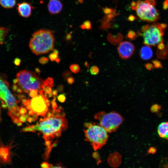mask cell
<instances>
[{
  "label": "cell",
  "mask_w": 168,
  "mask_h": 168,
  "mask_svg": "<svg viewBox=\"0 0 168 168\" xmlns=\"http://www.w3.org/2000/svg\"><path fill=\"white\" fill-rule=\"evenodd\" d=\"M46 98L40 95L30 100V105L35 114L43 116L45 115L48 110L45 101Z\"/></svg>",
  "instance_id": "obj_9"
},
{
  "label": "cell",
  "mask_w": 168,
  "mask_h": 168,
  "mask_svg": "<svg viewBox=\"0 0 168 168\" xmlns=\"http://www.w3.org/2000/svg\"><path fill=\"white\" fill-rule=\"evenodd\" d=\"M0 100L2 107H7L9 111L15 112L19 111L20 107L17 104V102L9 88L8 83L3 76L0 75Z\"/></svg>",
  "instance_id": "obj_7"
},
{
  "label": "cell",
  "mask_w": 168,
  "mask_h": 168,
  "mask_svg": "<svg viewBox=\"0 0 168 168\" xmlns=\"http://www.w3.org/2000/svg\"><path fill=\"white\" fill-rule=\"evenodd\" d=\"M33 8L30 3L26 2L18 3L17 8L19 15L24 18H28L30 16Z\"/></svg>",
  "instance_id": "obj_12"
},
{
  "label": "cell",
  "mask_w": 168,
  "mask_h": 168,
  "mask_svg": "<svg viewBox=\"0 0 168 168\" xmlns=\"http://www.w3.org/2000/svg\"><path fill=\"white\" fill-rule=\"evenodd\" d=\"M49 59L48 58L45 57H42L39 60V62L42 65L45 64L48 62Z\"/></svg>",
  "instance_id": "obj_27"
},
{
  "label": "cell",
  "mask_w": 168,
  "mask_h": 168,
  "mask_svg": "<svg viewBox=\"0 0 168 168\" xmlns=\"http://www.w3.org/2000/svg\"><path fill=\"white\" fill-rule=\"evenodd\" d=\"M43 85L51 88L53 87L54 86L53 78L48 77L45 81H44Z\"/></svg>",
  "instance_id": "obj_18"
},
{
  "label": "cell",
  "mask_w": 168,
  "mask_h": 168,
  "mask_svg": "<svg viewBox=\"0 0 168 168\" xmlns=\"http://www.w3.org/2000/svg\"><path fill=\"white\" fill-rule=\"evenodd\" d=\"M60 59L58 58L56 59L55 61L57 63H59L60 62Z\"/></svg>",
  "instance_id": "obj_48"
},
{
  "label": "cell",
  "mask_w": 168,
  "mask_h": 168,
  "mask_svg": "<svg viewBox=\"0 0 168 168\" xmlns=\"http://www.w3.org/2000/svg\"><path fill=\"white\" fill-rule=\"evenodd\" d=\"M156 150L154 147H152L149 148L148 150V152L150 153L154 154L156 152Z\"/></svg>",
  "instance_id": "obj_34"
},
{
  "label": "cell",
  "mask_w": 168,
  "mask_h": 168,
  "mask_svg": "<svg viewBox=\"0 0 168 168\" xmlns=\"http://www.w3.org/2000/svg\"><path fill=\"white\" fill-rule=\"evenodd\" d=\"M135 17L133 15H131L128 17V20L130 21H133L135 20Z\"/></svg>",
  "instance_id": "obj_41"
},
{
  "label": "cell",
  "mask_w": 168,
  "mask_h": 168,
  "mask_svg": "<svg viewBox=\"0 0 168 168\" xmlns=\"http://www.w3.org/2000/svg\"><path fill=\"white\" fill-rule=\"evenodd\" d=\"M161 108V106L158 104H156L152 106L151 108V110L152 113H157L160 111Z\"/></svg>",
  "instance_id": "obj_22"
},
{
  "label": "cell",
  "mask_w": 168,
  "mask_h": 168,
  "mask_svg": "<svg viewBox=\"0 0 168 168\" xmlns=\"http://www.w3.org/2000/svg\"><path fill=\"white\" fill-rule=\"evenodd\" d=\"M35 70L36 72L38 73L39 75H40V73L41 72V71L40 70V69L39 68H36L35 69Z\"/></svg>",
  "instance_id": "obj_46"
},
{
  "label": "cell",
  "mask_w": 168,
  "mask_h": 168,
  "mask_svg": "<svg viewBox=\"0 0 168 168\" xmlns=\"http://www.w3.org/2000/svg\"><path fill=\"white\" fill-rule=\"evenodd\" d=\"M99 70L98 68L96 66H91L90 69V72L91 75H96L99 72Z\"/></svg>",
  "instance_id": "obj_21"
},
{
  "label": "cell",
  "mask_w": 168,
  "mask_h": 168,
  "mask_svg": "<svg viewBox=\"0 0 168 168\" xmlns=\"http://www.w3.org/2000/svg\"><path fill=\"white\" fill-rule=\"evenodd\" d=\"M43 80L34 72L26 70L19 72L13 81L12 88L16 93H29L33 90L42 89Z\"/></svg>",
  "instance_id": "obj_2"
},
{
  "label": "cell",
  "mask_w": 168,
  "mask_h": 168,
  "mask_svg": "<svg viewBox=\"0 0 168 168\" xmlns=\"http://www.w3.org/2000/svg\"></svg>",
  "instance_id": "obj_51"
},
{
  "label": "cell",
  "mask_w": 168,
  "mask_h": 168,
  "mask_svg": "<svg viewBox=\"0 0 168 168\" xmlns=\"http://www.w3.org/2000/svg\"><path fill=\"white\" fill-rule=\"evenodd\" d=\"M51 144V142L49 140H46L45 142V145L49 147L50 146Z\"/></svg>",
  "instance_id": "obj_43"
},
{
  "label": "cell",
  "mask_w": 168,
  "mask_h": 168,
  "mask_svg": "<svg viewBox=\"0 0 168 168\" xmlns=\"http://www.w3.org/2000/svg\"><path fill=\"white\" fill-rule=\"evenodd\" d=\"M163 7L164 9H166L168 8V0H166L164 2Z\"/></svg>",
  "instance_id": "obj_39"
},
{
  "label": "cell",
  "mask_w": 168,
  "mask_h": 168,
  "mask_svg": "<svg viewBox=\"0 0 168 168\" xmlns=\"http://www.w3.org/2000/svg\"><path fill=\"white\" fill-rule=\"evenodd\" d=\"M41 166L43 168H48L50 167L49 165L46 162H42L41 165Z\"/></svg>",
  "instance_id": "obj_35"
},
{
  "label": "cell",
  "mask_w": 168,
  "mask_h": 168,
  "mask_svg": "<svg viewBox=\"0 0 168 168\" xmlns=\"http://www.w3.org/2000/svg\"><path fill=\"white\" fill-rule=\"evenodd\" d=\"M27 119L28 121L30 123H31L34 121L33 117H29L27 118Z\"/></svg>",
  "instance_id": "obj_44"
},
{
  "label": "cell",
  "mask_w": 168,
  "mask_h": 168,
  "mask_svg": "<svg viewBox=\"0 0 168 168\" xmlns=\"http://www.w3.org/2000/svg\"><path fill=\"white\" fill-rule=\"evenodd\" d=\"M54 42L53 31L48 29H40L32 34L29 46L33 54L38 55L48 53L51 50Z\"/></svg>",
  "instance_id": "obj_3"
},
{
  "label": "cell",
  "mask_w": 168,
  "mask_h": 168,
  "mask_svg": "<svg viewBox=\"0 0 168 168\" xmlns=\"http://www.w3.org/2000/svg\"><path fill=\"white\" fill-rule=\"evenodd\" d=\"M63 85H60L58 86L57 88V90L59 92H63Z\"/></svg>",
  "instance_id": "obj_38"
},
{
  "label": "cell",
  "mask_w": 168,
  "mask_h": 168,
  "mask_svg": "<svg viewBox=\"0 0 168 168\" xmlns=\"http://www.w3.org/2000/svg\"><path fill=\"white\" fill-rule=\"evenodd\" d=\"M13 142L6 145L0 142V164H10L11 163L12 153L11 149L14 147Z\"/></svg>",
  "instance_id": "obj_10"
},
{
  "label": "cell",
  "mask_w": 168,
  "mask_h": 168,
  "mask_svg": "<svg viewBox=\"0 0 168 168\" xmlns=\"http://www.w3.org/2000/svg\"><path fill=\"white\" fill-rule=\"evenodd\" d=\"M1 108H0V114H1Z\"/></svg>",
  "instance_id": "obj_50"
},
{
  "label": "cell",
  "mask_w": 168,
  "mask_h": 168,
  "mask_svg": "<svg viewBox=\"0 0 168 168\" xmlns=\"http://www.w3.org/2000/svg\"><path fill=\"white\" fill-rule=\"evenodd\" d=\"M59 113L49 117L40 119V122L35 125L36 130L41 132L46 140H51L60 136L62 130L66 128L67 122L64 116Z\"/></svg>",
  "instance_id": "obj_1"
},
{
  "label": "cell",
  "mask_w": 168,
  "mask_h": 168,
  "mask_svg": "<svg viewBox=\"0 0 168 168\" xmlns=\"http://www.w3.org/2000/svg\"><path fill=\"white\" fill-rule=\"evenodd\" d=\"M157 132L161 137L168 140V122L160 123L157 128Z\"/></svg>",
  "instance_id": "obj_15"
},
{
  "label": "cell",
  "mask_w": 168,
  "mask_h": 168,
  "mask_svg": "<svg viewBox=\"0 0 168 168\" xmlns=\"http://www.w3.org/2000/svg\"><path fill=\"white\" fill-rule=\"evenodd\" d=\"M58 100L61 102L63 103L65 102L66 100V96L65 94H61L58 97Z\"/></svg>",
  "instance_id": "obj_29"
},
{
  "label": "cell",
  "mask_w": 168,
  "mask_h": 168,
  "mask_svg": "<svg viewBox=\"0 0 168 168\" xmlns=\"http://www.w3.org/2000/svg\"><path fill=\"white\" fill-rule=\"evenodd\" d=\"M48 96H48L49 98H50V97H52L53 96V94L51 93L49 94H48Z\"/></svg>",
  "instance_id": "obj_49"
},
{
  "label": "cell",
  "mask_w": 168,
  "mask_h": 168,
  "mask_svg": "<svg viewBox=\"0 0 168 168\" xmlns=\"http://www.w3.org/2000/svg\"><path fill=\"white\" fill-rule=\"evenodd\" d=\"M10 30L9 28L0 26V45L4 43Z\"/></svg>",
  "instance_id": "obj_17"
},
{
  "label": "cell",
  "mask_w": 168,
  "mask_h": 168,
  "mask_svg": "<svg viewBox=\"0 0 168 168\" xmlns=\"http://www.w3.org/2000/svg\"><path fill=\"white\" fill-rule=\"evenodd\" d=\"M145 66L146 68L148 70H151L153 68V65L150 63H147L145 64Z\"/></svg>",
  "instance_id": "obj_37"
},
{
  "label": "cell",
  "mask_w": 168,
  "mask_h": 168,
  "mask_svg": "<svg viewBox=\"0 0 168 168\" xmlns=\"http://www.w3.org/2000/svg\"><path fill=\"white\" fill-rule=\"evenodd\" d=\"M167 25L164 23H155L142 26L139 35L143 39L145 44L148 46H156L163 41Z\"/></svg>",
  "instance_id": "obj_4"
},
{
  "label": "cell",
  "mask_w": 168,
  "mask_h": 168,
  "mask_svg": "<svg viewBox=\"0 0 168 168\" xmlns=\"http://www.w3.org/2000/svg\"><path fill=\"white\" fill-rule=\"evenodd\" d=\"M81 27L83 29H91V23L89 21H86L81 26Z\"/></svg>",
  "instance_id": "obj_20"
},
{
  "label": "cell",
  "mask_w": 168,
  "mask_h": 168,
  "mask_svg": "<svg viewBox=\"0 0 168 168\" xmlns=\"http://www.w3.org/2000/svg\"><path fill=\"white\" fill-rule=\"evenodd\" d=\"M71 72L68 70L64 71L62 73V77L65 80H67V79L71 76Z\"/></svg>",
  "instance_id": "obj_24"
},
{
  "label": "cell",
  "mask_w": 168,
  "mask_h": 168,
  "mask_svg": "<svg viewBox=\"0 0 168 168\" xmlns=\"http://www.w3.org/2000/svg\"><path fill=\"white\" fill-rule=\"evenodd\" d=\"M27 118L25 115H21L19 117L20 121L22 123H25L26 122Z\"/></svg>",
  "instance_id": "obj_32"
},
{
  "label": "cell",
  "mask_w": 168,
  "mask_h": 168,
  "mask_svg": "<svg viewBox=\"0 0 168 168\" xmlns=\"http://www.w3.org/2000/svg\"><path fill=\"white\" fill-rule=\"evenodd\" d=\"M52 108L54 109H55L57 107V105L56 103L55 102V101H52L51 102Z\"/></svg>",
  "instance_id": "obj_40"
},
{
  "label": "cell",
  "mask_w": 168,
  "mask_h": 168,
  "mask_svg": "<svg viewBox=\"0 0 168 168\" xmlns=\"http://www.w3.org/2000/svg\"><path fill=\"white\" fill-rule=\"evenodd\" d=\"M63 4L59 0H50L48 5V9L50 14H57L62 10Z\"/></svg>",
  "instance_id": "obj_13"
},
{
  "label": "cell",
  "mask_w": 168,
  "mask_h": 168,
  "mask_svg": "<svg viewBox=\"0 0 168 168\" xmlns=\"http://www.w3.org/2000/svg\"><path fill=\"white\" fill-rule=\"evenodd\" d=\"M70 70L74 73H77L80 70L79 65L76 64H73L71 65L70 66Z\"/></svg>",
  "instance_id": "obj_19"
},
{
  "label": "cell",
  "mask_w": 168,
  "mask_h": 168,
  "mask_svg": "<svg viewBox=\"0 0 168 168\" xmlns=\"http://www.w3.org/2000/svg\"><path fill=\"white\" fill-rule=\"evenodd\" d=\"M16 3V0H0V5L6 9L13 8Z\"/></svg>",
  "instance_id": "obj_16"
},
{
  "label": "cell",
  "mask_w": 168,
  "mask_h": 168,
  "mask_svg": "<svg viewBox=\"0 0 168 168\" xmlns=\"http://www.w3.org/2000/svg\"><path fill=\"white\" fill-rule=\"evenodd\" d=\"M156 3L154 0L133 2L131 7L136 11L139 18L144 21L152 22L160 18L159 12L155 7Z\"/></svg>",
  "instance_id": "obj_5"
},
{
  "label": "cell",
  "mask_w": 168,
  "mask_h": 168,
  "mask_svg": "<svg viewBox=\"0 0 168 168\" xmlns=\"http://www.w3.org/2000/svg\"><path fill=\"white\" fill-rule=\"evenodd\" d=\"M28 114L30 115H33L35 114V113L33 110H30L29 111Z\"/></svg>",
  "instance_id": "obj_45"
},
{
  "label": "cell",
  "mask_w": 168,
  "mask_h": 168,
  "mask_svg": "<svg viewBox=\"0 0 168 168\" xmlns=\"http://www.w3.org/2000/svg\"><path fill=\"white\" fill-rule=\"evenodd\" d=\"M127 36L130 39L134 40L136 38V35L134 31L130 30L128 32Z\"/></svg>",
  "instance_id": "obj_25"
},
{
  "label": "cell",
  "mask_w": 168,
  "mask_h": 168,
  "mask_svg": "<svg viewBox=\"0 0 168 168\" xmlns=\"http://www.w3.org/2000/svg\"><path fill=\"white\" fill-rule=\"evenodd\" d=\"M27 110L26 109L23 107H21L19 109V112L21 115H25L26 113Z\"/></svg>",
  "instance_id": "obj_31"
},
{
  "label": "cell",
  "mask_w": 168,
  "mask_h": 168,
  "mask_svg": "<svg viewBox=\"0 0 168 168\" xmlns=\"http://www.w3.org/2000/svg\"><path fill=\"white\" fill-rule=\"evenodd\" d=\"M53 52L54 53H55L57 54H59V52H58V50L56 49H53Z\"/></svg>",
  "instance_id": "obj_47"
},
{
  "label": "cell",
  "mask_w": 168,
  "mask_h": 168,
  "mask_svg": "<svg viewBox=\"0 0 168 168\" xmlns=\"http://www.w3.org/2000/svg\"><path fill=\"white\" fill-rule=\"evenodd\" d=\"M154 68H159L162 67L161 63L158 60H154L152 61Z\"/></svg>",
  "instance_id": "obj_30"
},
{
  "label": "cell",
  "mask_w": 168,
  "mask_h": 168,
  "mask_svg": "<svg viewBox=\"0 0 168 168\" xmlns=\"http://www.w3.org/2000/svg\"><path fill=\"white\" fill-rule=\"evenodd\" d=\"M87 128L84 130L86 140L90 142L95 151L101 148L108 139L107 132L102 126L91 123H85Z\"/></svg>",
  "instance_id": "obj_6"
},
{
  "label": "cell",
  "mask_w": 168,
  "mask_h": 168,
  "mask_svg": "<svg viewBox=\"0 0 168 168\" xmlns=\"http://www.w3.org/2000/svg\"><path fill=\"white\" fill-rule=\"evenodd\" d=\"M95 117L99 121V125L107 133H111L116 130L124 120L122 116L115 112L107 113L102 112L97 114Z\"/></svg>",
  "instance_id": "obj_8"
},
{
  "label": "cell",
  "mask_w": 168,
  "mask_h": 168,
  "mask_svg": "<svg viewBox=\"0 0 168 168\" xmlns=\"http://www.w3.org/2000/svg\"><path fill=\"white\" fill-rule=\"evenodd\" d=\"M67 80L68 83L70 85L72 84L75 81L74 78L72 76H70L67 79Z\"/></svg>",
  "instance_id": "obj_33"
},
{
  "label": "cell",
  "mask_w": 168,
  "mask_h": 168,
  "mask_svg": "<svg viewBox=\"0 0 168 168\" xmlns=\"http://www.w3.org/2000/svg\"><path fill=\"white\" fill-rule=\"evenodd\" d=\"M38 91L37 90H33L30 91L29 93L30 97L33 98L38 96Z\"/></svg>",
  "instance_id": "obj_26"
},
{
  "label": "cell",
  "mask_w": 168,
  "mask_h": 168,
  "mask_svg": "<svg viewBox=\"0 0 168 168\" xmlns=\"http://www.w3.org/2000/svg\"><path fill=\"white\" fill-rule=\"evenodd\" d=\"M134 50L133 44L127 41L121 42L118 47L120 56L124 59H128L134 53Z\"/></svg>",
  "instance_id": "obj_11"
},
{
  "label": "cell",
  "mask_w": 168,
  "mask_h": 168,
  "mask_svg": "<svg viewBox=\"0 0 168 168\" xmlns=\"http://www.w3.org/2000/svg\"><path fill=\"white\" fill-rule=\"evenodd\" d=\"M52 93L54 96H57L58 95V91L57 90H54L52 91Z\"/></svg>",
  "instance_id": "obj_42"
},
{
  "label": "cell",
  "mask_w": 168,
  "mask_h": 168,
  "mask_svg": "<svg viewBox=\"0 0 168 168\" xmlns=\"http://www.w3.org/2000/svg\"><path fill=\"white\" fill-rule=\"evenodd\" d=\"M21 131L22 132H35L36 131L35 127V125H33L31 126H29L26 127L24 128H23Z\"/></svg>",
  "instance_id": "obj_23"
},
{
  "label": "cell",
  "mask_w": 168,
  "mask_h": 168,
  "mask_svg": "<svg viewBox=\"0 0 168 168\" xmlns=\"http://www.w3.org/2000/svg\"><path fill=\"white\" fill-rule=\"evenodd\" d=\"M12 122L15 124H17L18 123L20 122L19 120V117H15L12 118Z\"/></svg>",
  "instance_id": "obj_36"
},
{
  "label": "cell",
  "mask_w": 168,
  "mask_h": 168,
  "mask_svg": "<svg viewBox=\"0 0 168 168\" xmlns=\"http://www.w3.org/2000/svg\"><path fill=\"white\" fill-rule=\"evenodd\" d=\"M49 57L51 61L53 62L58 58V55L53 52L49 55Z\"/></svg>",
  "instance_id": "obj_28"
},
{
  "label": "cell",
  "mask_w": 168,
  "mask_h": 168,
  "mask_svg": "<svg viewBox=\"0 0 168 168\" xmlns=\"http://www.w3.org/2000/svg\"><path fill=\"white\" fill-rule=\"evenodd\" d=\"M139 53L141 58L146 60L151 59L153 56V52L151 48L146 45L142 47Z\"/></svg>",
  "instance_id": "obj_14"
}]
</instances>
